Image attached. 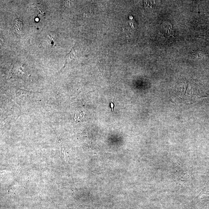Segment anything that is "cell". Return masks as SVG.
Listing matches in <instances>:
<instances>
[{
    "label": "cell",
    "instance_id": "cell-1",
    "mask_svg": "<svg viewBox=\"0 0 209 209\" xmlns=\"http://www.w3.org/2000/svg\"><path fill=\"white\" fill-rule=\"evenodd\" d=\"M74 48H72V50H71L70 52L66 56V63H65L64 67V68L66 66L67 64H68L71 61H72V59H73L74 58V57L75 56L76 51L75 50Z\"/></svg>",
    "mask_w": 209,
    "mask_h": 209
},
{
    "label": "cell",
    "instance_id": "cell-2",
    "mask_svg": "<svg viewBox=\"0 0 209 209\" xmlns=\"http://www.w3.org/2000/svg\"><path fill=\"white\" fill-rule=\"evenodd\" d=\"M16 27L17 30L18 31H21L23 28V22L22 21L19 20L18 18H16Z\"/></svg>",
    "mask_w": 209,
    "mask_h": 209
},
{
    "label": "cell",
    "instance_id": "cell-3",
    "mask_svg": "<svg viewBox=\"0 0 209 209\" xmlns=\"http://www.w3.org/2000/svg\"><path fill=\"white\" fill-rule=\"evenodd\" d=\"M48 37H49L50 41L49 43L51 47L55 46V42H54V39L53 38L52 36H51V35H49Z\"/></svg>",
    "mask_w": 209,
    "mask_h": 209
},
{
    "label": "cell",
    "instance_id": "cell-4",
    "mask_svg": "<svg viewBox=\"0 0 209 209\" xmlns=\"http://www.w3.org/2000/svg\"><path fill=\"white\" fill-rule=\"evenodd\" d=\"M110 107H111L112 111H113V107H114V104H113V103L112 102H111V104H110Z\"/></svg>",
    "mask_w": 209,
    "mask_h": 209
}]
</instances>
